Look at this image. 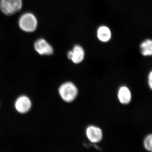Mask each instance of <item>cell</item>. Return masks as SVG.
I'll return each instance as SVG.
<instances>
[{
  "instance_id": "cell-12",
  "label": "cell",
  "mask_w": 152,
  "mask_h": 152,
  "mask_svg": "<svg viewBox=\"0 0 152 152\" xmlns=\"http://www.w3.org/2000/svg\"><path fill=\"white\" fill-rule=\"evenodd\" d=\"M152 71H151L149 74L148 77V84L149 86L151 89H152Z\"/></svg>"
},
{
  "instance_id": "cell-3",
  "label": "cell",
  "mask_w": 152,
  "mask_h": 152,
  "mask_svg": "<svg viewBox=\"0 0 152 152\" xmlns=\"http://www.w3.org/2000/svg\"><path fill=\"white\" fill-rule=\"evenodd\" d=\"M22 6V0H0V9L7 15L16 13L20 10Z\"/></svg>"
},
{
  "instance_id": "cell-7",
  "label": "cell",
  "mask_w": 152,
  "mask_h": 152,
  "mask_svg": "<svg viewBox=\"0 0 152 152\" xmlns=\"http://www.w3.org/2000/svg\"><path fill=\"white\" fill-rule=\"evenodd\" d=\"M118 97L119 101L123 104H128L132 100V93L129 89L125 86L120 87L118 91Z\"/></svg>"
},
{
  "instance_id": "cell-11",
  "label": "cell",
  "mask_w": 152,
  "mask_h": 152,
  "mask_svg": "<svg viewBox=\"0 0 152 152\" xmlns=\"http://www.w3.org/2000/svg\"><path fill=\"white\" fill-rule=\"evenodd\" d=\"M152 135L151 134L148 135L144 140V145L145 149L149 151L152 152Z\"/></svg>"
},
{
  "instance_id": "cell-6",
  "label": "cell",
  "mask_w": 152,
  "mask_h": 152,
  "mask_svg": "<svg viewBox=\"0 0 152 152\" xmlns=\"http://www.w3.org/2000/svg\"><path fill=\"white\" fill-rule=\"evenodd\" d=\"M32 104L29 98L26 96H22L17 99L15 103V107L17 111L24 114L30 110Z\"/></svg>"
},
{
  "instance_id": "cell-10",
  "label": "cell",
  "mask_w": 152,
  "mask_h": 152,
  "mask_svg": "<svg viewBox=\"0 0 152 152\" xmlns=\"http://www.w3.org/2000/svg\"><path fill=\"white\" fill-rule=\"evenodd\" d=\"M140 51L142 54L145 56H151L152 54V42L150 39H147L141 44Z\"/></svg>"
},
{
  "instance_id": "cell-4",
  "label": "cell",
  "mask_w": 152,
  "mask_h": 152,
  "mask_svg": "<svg viewBox=\"0 0 152 152\" xmlns=\"http://www.w3.org/2000/svg\"><path fill=\"white\" fill-rule=\"evenodd\" d=\"M86 135L89 140L93 143L99 142L103 137L102 131L100 128L94 126H90L87 128Z\"/></svg>"
},
{
  "instance_id": "cell-1",
  "label": "cell",
  "mask_w": 152,
  "mask_h": 152,
  "mask_svg": "<svg viewBox=\"0 0 152 152\" xmlns=\"http://www.w3.org/2000/svg\"><path fill=\"white\" fill-rule=\"evenodd\" d=\"M58 92L63 100L68 103L73 102L78 94L77 86L71 82H66L61 85L59 88Z\"/></svg>"
},
{
  "instance_id": "cell-9",
  "label": "cell",
  "mask_w": 152,
  "mask_h": 152,
  "mask_svg": "<svg viewBox=\"0 0 152 152\" xmlns=\"http://www.w3.org/2000/svg\"><path fill=\"white\" fill-rule=\"evenodd\" d=\"M97 36L100 40L103 42H107L111 39V33L108 28L104 26L99 28L98 30Z\"/></svg>"
},
{
  "instance_id": "cell-8",
  "label": "cell",
  "mask_w": 152,
  "mask_h": 152,
  "mask_svg": "<svg viewBox=\"0 0 152 152\" xmlns=\"http://www.w3.org/2000/svg\"><path fill=\"white\" fill-rule=\"evenodd\" d=\"M72 57L71 61L75 64H80L85 58V51L79 45L74 46L72 50Z\"/></svg>"
},
{
  "instance_id": "cell-13",
  "label": "cell",
  "mask_w": 152,
  "mask_h": 152,
  "mask_svg": "<svg viewBox=\"0 0 152 152\" xmlns=\"http://www.w3.org/2000/svg\"><path fill=\"white\" fill-rule=\"evenodd\" d=\"M67 57L70 60L72 59V51H69L68 52Z\"/></svg>"
},
{
  "instance_id": "cell-5",
  "label": "cell",
  "mask_w": 152,
  "mask_h": 152,
  "mask_svg": "<svg viewBox=\"0 0 152 152\" xmlns=\"http://www.w3.org/2000/svg\"><path fill=\"white\" fill-rule=\"evenodd\" d=\"M34 48L36 51L41 55L49 56L53 53V47L43 39H39L36 41Z\"/></svg>"
},
{
  "instance_id": "cell-2",
  "label": "cell",
  "mask_w": 152,
  "mask_h": 152,
  "mask_svg": "<svg viewBox=\"0 0 152 152\" xmlns=\"http://www.w3.org/2000/svg\"><path fill=\"white\" fill-rule=\"evenodd\" d=\"M19 26L21 29L26 32H33L37 29V20L35 16L31 13L23 14L19 20Z\"/></svg>"
}]
</instances>
